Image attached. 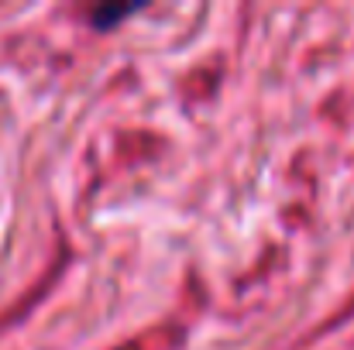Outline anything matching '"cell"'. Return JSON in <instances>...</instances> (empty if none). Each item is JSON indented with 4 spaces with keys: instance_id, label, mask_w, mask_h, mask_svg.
<instances>
[{
    "instance_id": "cell-1",
    "label": "cell",
    "mask_w": 354,
    "mask_h": 350,
    "mask_svg": "<svg viewBox=\"0 0 354 350\" xmlns=\"http://www.w3.org/2000/svg\"><path fill=\"white\" fill-rule=\"evenodd\" d=\"M131 10H134V7H124V3H120V7H107V10H97L93 24H97V28H111L118 17H127Z\"/></svg>"
}]
</instances>
